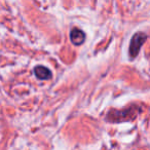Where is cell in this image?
I'll return each instance as SVG.
<instances>
[{
  "mask_svg": "<svg viewBox=\"0 0 150 150\" xmlns=\"http://www.w3.org/2000/svg\"><path fill=\"white\" fill-rule=\"evenodd\" d=\"M138 112H139V108L136 106L129 107L125 110H113L108 113L107 119L109 121H113V122H120V121L125 120H132L137 116Z\"/></svg>",
  "mask_w": 150,
  "mask_h": 150,
  "instance_id": "1",
  "label": "cell"
},
{
  "mask_svg": "<svg viewBox=\"0 0 150 150\" xmlns=\"http://www.w3.org/2000/svg\"><path fill=\"white\" fill-rule=\"evenodd\" d=\"M146 39H147V35L143 32H138L132 37L129 48V54L131 59H134L138 56L140 50H141V46L145 43Z\"/></svg>",
  "mask_w": 150,
  "mask_h": 150,
  "instance_id": "2",
  "label": "cell"
},
{
  "mask_svg": "<svg viewBox=\"0 0 150 150\" xmlns=\"http://www.w3.org/2000/svg\"><path fill=\"white\" fill-rule=\"evenodd\" d=\"M70 40L74 45H81L86 40V33L79 28H72L70 31Z\"/></svg>",
  "mask_w": 150,
  "mask_h": 150,
  "instance_id": "3",
  "label": "cell"
},
{
  "mask_svg": "<svg viewBox=\"0 0 150 150\" xmlns=\"http://www.w3.org/2000/svg\"><path fill=\"white\" fill-rule=\"evenodd\" d=\"M34 74L40 80H46L52 77V72L48 68L44 66H36L34 68Z\"/></svg>",
  "mask_w": 150,
  "mask_h": 150,
  "instance_id": "4",
  "label": "cell"
}]
</instances>
